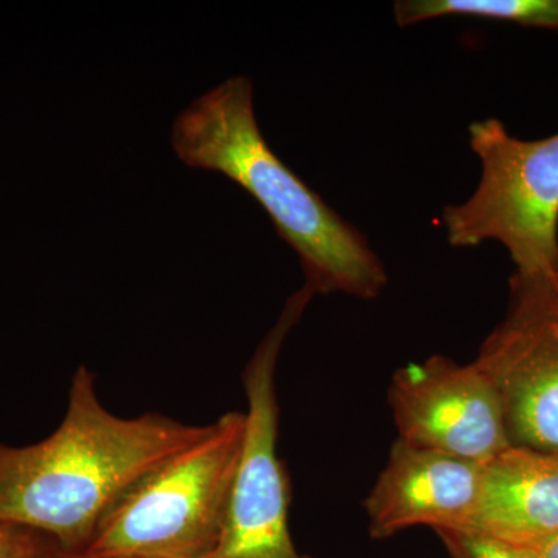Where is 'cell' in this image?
Here are the masks:
<instances>
[{"label":"cell","mask_w":558,"mask_h":558,"mask_svg":"<svg viewBox=\"0 0 558 558\" xmlns=\"http://www.w3.org/2000/svg\"><path fill=\"white\" fill-rule=\"evenodd\" d=\"M512 303L537 312L558 332V286L549 292H513Z\"/></svg>","instance_id":"4fadbf2b"},{"label":"cell","mask_w":558,"mask_h":558,"mask_svg":"<svg viewBox=\"0 0 558 558\" xmlns=\"http://www.w3.org/2000/svg\"><path fill=\"white\" fill-rule=\"evenodd\" d=\"M314 293L304 286L286 303L242 374L247 411L226 523L208 558H311L289 527V480L278 457L277 363L282 343Z\"/></svg>","instance_id":"5b68a950"},{"label":"cell","mask_w":558,"mask_h":558,"mask_svg":"<svg viewBox=\"0 0 558 558\" xmlns=\"http://www.w3.org/2000/svg\"><path fill=\"white\" fill-rule=\"evenodd\" d=\"M172 148L189 167L218 171L255 197L295 250L304 286L314 295H380L388 275L368 240L282 163L263 137L252 81H223L191 102L174 121Z\"/></svg>","instance_id":"7a4b0ae2"},{"label":"cell","mask_w":558,"mask_h":558,"mask_svg":"<svg viewBox=\"0 0 558 558\" xmlns=\"http://www.w3.org/2000/svg\"><path fill=\"white\" fill-rule=\"evenodd\" d=\"M484 470V462L396 439L365 499L371 537L388 538L416 526L462 531L478 509Z\"/></svg>","instance_id":"52a82bcc"},{"label":"cell","mask_w":558,"mask_h":558,"mask_svg":"<svg viewBox=\"0 0 558 558\" xmlns=\"http://www.w3.org/2000/svg\"><path fill=\"white\" fill-rule=\"evenodd\" d=\"M475 362L497 384L510 444L558 453V332L512 303Z\"/></svg>","instance_id":"ba28073f"},{"label":"cell","mask_w":558,"mask_h":558,"mask_svg":"<svg viewBox=\"0 0 558 558\" xmlns=\"http://www.w3.org/2000/svg\"><path fill=\"white\" fill-rule=\"evenodd\" d=\"M450 558H535L526 549L464 531H436Z\"/></svg>","instance_id":"8fae6325"},{"label":"cell","mask_w":558,"mask_h":558,"mask_svg":"<svg viewBox=\"0 0 558 558\" xmlns=\"http://www.w3.org/2000/svg\"><path fill=\"white\" fill-rule=\"evenodd\" d=\"M389 405L399 439L472 461L512 447L497 384L480 363L435 357L396 371Z\"/></svg>","instance_id":"8992f818"},{"label":"cell","mask_w":558,"mask_h":558,"mask_svg":"<svg viewBox=\"0 0 558 558\" xmlns=\"http://www.w3.org/2000/svg\"><path fill=\"white\" fill-rule=\"evenodd\" d=\"M454 14L515 22L526 27L558 28V0H400L395 3V17L400 27Z\"/></svg>","instance_id":"30bf717a"},{"label":"cell","mask_w":558,"mask_h":558,"mask_svg":"<svg viewBox=\"0 0 558 558\" xmlns=\"http://www.w3.org/2000/svg\"><path fill=\"white\" fill-rule=\"evenodd\" d=\"M464 532L523 546L558 532V453L510 447L487 462Z\"/></svg>","instance_id":"9c48e42d"},{"label":"cell","mask_w":558,"mask_h":558,"mask_svg":"<svg viewBox=\"0 0 558 558\" xmlns=\"http://www.w3.org/2000/svg\"><path fill=\"white\" fill-rule=\"evenodd\" d=\"M61 550L38 531L0 523V558H60Z\"/></svg>","instance_id":"7c38bea8"},{"label":"cell","mask_w":558,"mask_h":558,"mask_svg":"<svg viewBox=\"0 0 558 558\" xmlns=\"http://www.w3.org/2000/svg\"><path fill=\"white\" fill-rule=\"evenodd\" d=\"M470 146L481 160L478 189L442 213L453 247L497 241L517 266L512 290L558 286V134L520 140L497 119L470 126Z\"/></svg>","instance_id":"277c9868"},{"label":"cell","mask_w":558,"mask_h":558,"mask_svg":"<svg viewBox=\"0 0 558 558\" xmlns=\"http://www.w3.org/2000/svg\"><path fill=\"white\" fill-rule=\"evenodd\" d=\"M60 558H97V557L84 556V554H68V553H64V550H61Z\"/></svg>","instance_id":"9a60e30c"},{"label":"cell","mask_w":558,"mask_h":558,"mask_svg":"<svg viewBox=\"0 0 558 558\" xmlns=\"http://www.w3.org/2000/svg\"><path fill=\"white\" fill-rule=\"evenodd\" d=\"M519 548L526 549L535 558H558V532L549 535V537H543L527 543V545L519 546Z\"/></svg>","instance_id":"5bb4252c"},{"label":"cell","mask_w":558,"mask_h":558,"mask_svg":"<svg viewBox=\"0 0 558 558\" xmlns=\"http://www.w3.org/2000/svg\"><path fill=\"white\" fill-rule=\"evenodd\" d=\"M230 411L128 488L95 529L84 556L208 558L218 546L244 442Z\"/></svg>","instance_id":"3957f363"},{"label":"cell","mask_w":558,"mask_h":558,"mask_svg":"<svg viewBox=\"0 0 558 558\" xmlns=\"http://www.w3.org/2000/svg\"><path fill=\"white\" fill-rule=\"evenodd\" d=\"M205 429L159 413H110L94 373L80 366L49 438L24 447L0 442V523L33 529L64 553L83 554L110 506Z\"/></svg>","instance_id":"6da1fadb"}]
</instances>
